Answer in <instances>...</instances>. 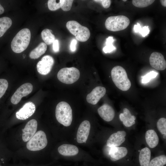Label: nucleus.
<instances>
[{
    "label": "nucleus",
    "instance_id": "f8f14e48",
    "mask_svg": "<svg viewBox=\"0 0 166 166\" xmlns=\"http://www.w3.org/2000/svg\"><path fill=\"white\" fill-rule=\"evenodd\" d=\"M90 124L87 120L83 121L80 124L77 134V140L79 143H85L90 131Z\"/></svg>",
    "mask_w": 166,
    "mask_h": 166
},
{
    "label": "nucleus",
    "instance_id": "ea45409f",
    "mask_svg": "<svg viewBox=\"0 0 166 166\" xmlns=\"http://www.w3.org/2000/svg\"><path fill=\"white\" fill-rule=\"evenodd\" d=\"M127 0H123V1H124V2H125Z\"/></svg>",
    "mask_w": 166,
    "mask_h": 166
},
{
    "label": "nucleus",
    "instance_id": "9b49d317",
    "mask_svg": "<svg viewBox=\"0 0 166 166\" xmlns=\"http://www.w3.org/2000/svg\"><path fill=\"white\" fill-rule=\"evenodd\" d=\"M149 62L152 67L159 70H164L166 68V61L163 55L160 53L154 52L149 57Z\"/></svg>",
    "mask_w": 166,
    "mask_h": 166
},
{
    "label": "nucleus",
    "instance_id": "4468645a",
    "mask_svg": "<svg viewBox=\"0 0 166 166\" xmlns=\"http://www.w3.org/2000/svg\"><path fill=\"white\" fill-rule=\"evenodd\" d=\"M38 123L35 119H32L29 121L22 129V139L26 142L29 141L35 133L37 128Z\"/></svg>",
    "mask_w": 166,
    "mask_h": 166
},
{
    "label": "nucleus",
    "instance_id": "9d476101",
    "mask_svg": "<svg viewBox=\"0 0 166 166\" xmlns=\"http://www.w3.org/2000/svg\"><path fill=\"white\" fill-rule=\"evenodd\" d=\"M35 110V106L33 103L31 101L27 102L16 112V117L20 120H26L34 114Z\"/></svg>",
    "mask_w": 166,
    "mask_h": 166
},
{
    "label": "nucleus",
    "instance_id": "f03ea898",
    "mask_svg": "<svg viewBox=\"0 0 166 166\" xmlns=\"http://www.w3.org/2000/svg\"><path fill=\"white\" fill-rule=\"evenodd\" d=\"M111 73L113 82L119 89L126 91L130 89L131 82L123 67L118 65L115 66L112 69Z\"/></svg>",
    "mask_w": 166,
    "mask_h": 166
},
{
    "label": "nucleus",
    "instance_id": "a211bd4d",
    "mask_svg": "<svg viewBox=\"0 0 166 166\" xmlns=\"http://www.w3.org/2000/svg\"><path fill=\"white\" fill-rule=\"evenodd\" d=\"M58 151L61 155L66 156L76 155L79 152L77 146L69 144H63L60 146L58 148Z\"/></svg>",
    "mask_w": 166,
    "mask_h": 166
},
{
    "label": "nucleus",
    "instance_id": "e433bc0d",
    "mask_svg": "<svg viewBox=\"0 0 166 166\" xmlns=\"http://www.w3.org/2000/svg\"><path fill=\"white\" fill-rule=\"evenodd\" d=\"M160 2L162 5L164 6H166V0H160Z\"/></svg>",
    "mask_w": 166,
    "mask_h": 166
},
{
    "label": "nucleus",
    "instance_id": "f704fd0d",
    "mask_svg": "<svg viewBox=\"0 0 166 166\" xmlns=\"http://www.w3.org/2000/svg\"><path fill=\"white\" fill-rule=\"evenodd\" d=\"M53 51L55 52H57L59 51V43L58 40H55L53 43Z\"/></svg>",
    "mask_w": 166,
    "mask_h": 166
},
{
    "label": "nucleus",
    "instance_id": "6e6552de",
    "mask_svg": "<svg viewBox=\"0 0 166 166\" xmlns=\"http://www.w3.org/2000/svg\"><path fill=\"white\" fill-rule=\"evenodd\" d=\"M33 86L31 84L26 83L20 86L12 96L10 101L14 105L18 104L22 97L30 94L32 91Z\"/></svg>",
    "mask_w": 166,
    "mask_h": 166
},
{
    "label": "nucleus",
    "instance_id": "4be33fe9",
    "mask_svg": "<svg viewBox=\"0 0 166 166\" xmlns=\"http://www.w3.org/2000/svg\"><path fill=\"white\" fill-rule=\"evenodd\" d=\"M47 49L46 44L44 42H42L31 51L29 54V57L32 59H38L45 53Z\"/></svg>",
    "mask_w": 166,
    "mask_h": 166
},
{
    "label": "nucleus",
    "instance_id": "a19ab883",
    "mask_svg": "<svg viewBox=\"0 0 166 166\" xmlns=\"http://www.w3.org/2000/svg\"><path fill=\"white\" fill-rule=\"evenodd\" d=\"M140 150H138V152H140Z\"/></svg>",
    "mask_w": 166,
    "mask_h": 166
},
{
    "label": "nucleus",
    "instance_id": "1a4fd4ad",
    "mask_svg": "<svg viewBox=\"0 0 166 166\" xmlns=\"http://www.w3.org/2000/svg\"><path fill=\"white\" fill-rule=\"evenodd\" d=\"M54 63L53 58L51 56H44L37 65L38 72L42 75H46L51 71Z\"/></svg>",
    "mask_w": 166,
    "mask_h": 166
},
{
    "label": "nucleus",
    "instance_id": "a878e982",
    "mask_svg": "<svg viewBox=\"0 0 166 166\" xmlns=\"http://www.w3.org/2000/svg\"><path fill=\"white\" fill-rule=\"evenodd\" d=\"M114 41V40L112 36H109L106 38L105 42L106 45L103 49L105 53H109L116 49V48L113 44Z\"/></svg>",
    "mask_w": 166,
    "mask_h": 166
},
{
    "label": "nucleus",
    "instance_id": "473e14b6",
    "mask_svg": "<svg viewBox=\"0 0 166 166\" xmlns=\"http://www.w3.org/2000/svg\"><path fill=\"white\" fill-rule=\"evenodd\" d=\"M56 0H49L48 1V6L49 9L51 11H55L61 8L60 3L57 2Z\"/></svg>",
    "mask_w": 166,
    "mask_h": 166
},
{
    "label": "nucleus",
    "instance_id": "39448f33",
    "mask_svg": "<svg viewBox=\"0 0 166 166\" xmlns=\"http://www.w3.org/2000/svg\"><path fill=\"white\" fill-rule=\"evenodd\" d=\"M130 23L129 19L126 16H111L106 19L105 26L106 29L109 31H117L125 29Z\"/></svg>",
    "mask_w": 166,
    "mask_h": 166
},
{
    "label": "nucleus",
    "instance_id": "72a5a7b5",
    "mask_svg": "<svg viewBox=\"0 0 166 166\" xmlns=\"http://www.w3.org/2000/svg\"><path fill=\"white\" fill-rule=\"evenodd\" d=\"M93 1L101 3L103 7L106 9L109 8L111 4V1L110 0H95Z\"/></svg>",
    "mask_w": 166,
    "mask_h": 166
},
{
    "label": "nucleus",
    "instance_id": "c9c22d12",
    "mask_svg": "<svg viewBox=\"0 0 166 166\" xmlns=\"http://www.w3.org/2000/svg\"><path fill=\"white\" fill-rule=\"evenodd\" d=\"M77 44V41L75 39H73L70 44V49L71 51L74 52L76 50V46Z\"/></svg>",
    "mask_w": 166,
    "mask_h": 166
},
{
    "label": "nucleus",
    "instance_id": "79ce46f5",
    "mask_svg": "<svg viewBox=\"0 0 166 166\" xmlns=\"http://www.w3.org/2000/svg\"><path fill=\"white\" fill-rule=\"evenodd\" d=\"M0 166H1L0 165Z\"/></svg>",
    "mask_w": 166,
    "mask_h": 166
},
{
    "label": "nucleus",
    "instance_id": "7c9ffc66",
    "mask_svg": "<svg viewBox=\"0 0 166 166\" xmlns=\"http://www.w3.org/2000/svg\"><path fill=\"white\" fill-rule=\"evenodd\" d=\"M158 75V73L152 71L148 73L145 75L142 76V82L145 84L149 82L152 79L155 78Z\"/></svg>",
    "mask_w": 166,
    "mask_h": 166
},
{
    "label": "nucleus",
    "instance_id": "f3484780",
    "mask_svg": "<svg viewBox=\"0 0 166 166\" xmlns=\"http://www.w3.org/2000/svg\"><path fill=\"white\" fill-rule=\"evenodd\" d=\"M128 153L126 148L122 147H115L111 148L109 154L111 160L113 161H116L125 156Z\"/></svg>",
    "mask_w": 166,
    "mask_h": 166
},
{
    "label": "nucleus",
    "instance_id": "b1692460",
    "mask_svg": "<svg viewBox=\"0 0 166 166\" xmlns=\"http://www.w3.org/2000/svg\"><path fill=\"white\" fill-rule=\"evenodd\" d=\"M42 40L46 45H49L53 43L55 40L54 35L51 33V30L48 29L43 30L41 33Z\"/></svg>",
    "mask_w": 166,
    "mask_h": 166
},
{
    "label": "nucleus",
    "instance_id": "5701e85b",
    "mask_svg": "<svg viewBox=\"0 0 166 166\" xmlns=\"http://www.w3.org/2000/svg\"><path fill=\"white\" fill-rule=\"evenodd\" d=\"M12 24L11 19L8 17L0 18V38L3 36Z\"/></svg>",
    "mask_w": 166,
    "mask_h": 166
},
{
    "label": "nucleus",
    "instance_id": "4c0bfd02",
    "mask_svg": "<svg viewBox=\"0 0 166 166\" xmlns=\"http://www.w3.org/2000/svg\"><path fill=\"white\" fill-rule=\"evenodd\" d=\"M4 11V9L0 4V14H2Z\"/></svg>",
    "mask_w": 166,
    "mask_h": 166
},
{
    "label": "nucleus",
    "instance_id": "0eeeda50",
    "mask_svg": "<svg viewBox=\"0 0 166 166\" xmlns=\"http://www.w3.org/2000/svg\"><path fill=\"white\" fill-rule=\"evenodd\" d=\"M47 144V140L45 133L40 130L36 132L28 141L26 146L29 150L35 151L43 149Z\"/></svg>",
    "mask_w": 166,
    "mask_h": 166
},
{
    "label": "nucleus",
    "instance_id": "dca6fc26",
    "mask_svg": "<svg viewBox=\"0 0 166 166\" xmlns=\"http://www.w3.org/2000/svg\"><path fill=\"white\" fill-rule=\"evenodd\" d=\"M97 112L101 117L106 121L112 120L115 115V112L113 108L106 104H104L99 108Z\"/></svg>",
    "mask_w": 166,
    "mask_h": 166
},
{
    "label": "nucleus",
    "instance_id": "58836bf2",
    "mask_svg": "<svg viewBox=\"0 0 166 166\" xmlns=\"http://www.w3.org/2000/svg\"><path fill=\"white\" fill-rule=\"evenodd\" d=\"M163 138L164 139H166V134H163Z\"/></svg>",
    "mask_w": 166,
    "mask_h": 166
},
{
    "label": "nucleus",
    "instance_id": "ddd939ff",
    "mask_svg": "<svg viewBox=\"0 0 166 166\" xmlns=\"http://www.w3.org/2000/svg\"><path fill=\"white\" fill-rule=\"evenodd\" d=\"M106 92V89L104 87L100 86L96 87L87 95L86 101L89 103L93 105H96L105 95Z\"/></svg>",
    "mask_w": 166,
    "mask_h": 166
},
{
    "label": "nucleus",
    "instance_id": "6ab92c4d",
    "mask_svg": "<svg viewBox=\"0 0 166 166\" xmlns=\"http://www.w3.org/2000/svg\"><path fill=\"white\" fill-rule=\"evenodd\" d=\"M119 117L123 124L126 127H130L135 123L136 117L132 115L127 108L123 109V113L120 114Z\"/></svg>",
    "mask_w": 166,
    "mask_h": 166
},
{
    "label": "nucleus",
    "instance_id": "c85d7f7f",
    "mask_svg": "<svg viewBox=\"0 0 166 166\" xmlns=\"http://www.w3.org/2000/svg\"><path fill=\"white\" fill-rule=\"evenodd\" d=\"M158 129L162 134H166V119L161 118L159 119L157 123Z\"/></svg>",
    "mask_w": 166,
    "mask_h": 166
},
{
    "label": "nucleus",
    "instance_id": "20e7f679",
    "mask_svg": "<svg viewBox=\"0 0 166 166\" xmlns=\"http://www.w3.org/2000/svg\"><path fill=\"white\" fill-rule=\"evenodd\" d=\"M66 27L70 33L79 41L86 42L90 37V33L89 29L81 25L76 21H68Z\"/></svg>",
    "mask_w": 166,
    "mask_h": 166
},
{
    "label": "nucleus",
    "instance_id": "393cba45",
    "mask_svg": "<svg viewBox=\"0 0 166 166\" xmlns=\"http://www.w3.org/2000/svg\"><path fill=\"white\" fill-rule=\"evenodd\" d=\"M166 164V156L161 155L152 159L150 162L149 166H163Z\"/></svg>",
    "mask_w": 166,
    "mask_h": 166
},
{
    "label": "nucleus",
    "instance_id": "f257e3e1",
    "mask_svg": "<svg viewBox=\"0 0 166 166\" xmlns=\"http://www.w3.org/2000/svg\"><path fill=\"white\" fill-rule=\"evenodd\" d=\"M31 39V33L27 28L20 30L13 39L11 47L13 51L20 53L26 50L28 47Z\"/></svg>",
    "mask_w": 166,
    "mask_h": 166
},
{
    "label": "nucleus",
    "instance_id": "2eb2a0df",
    "mask_svg": "<svg viewBox=\"0 0 166 166\" xmlns=\"http://www.w3.org/2000/svg\"><path fill=\"white\" fill-rule=\"evenodd\" d=\"M126 136V132L123 131H118L113 133L107 140V146L111 148L120 145L124 141Z\"/></svg>",
    "mask_w": 166,
    "mask_h": 166
},
{
    "label": "nucleus",
    "instance_id": "c756f323",
    "mask_svg": "<svg viewBox=\"0 0 166 166\" xmlns=\"http://www.w3.org/2000/svg\"><path fill=\"white\" fill-rule=\"evenodd\" d=\"M59 2L61 9L64 11H67L71 9L73 0H60Z\"/></svg>",
    "mask_w": 166,
    "mask_h": 166
},
{
    "label": "nucleus",
    "instance_id": "7ed1b4c3",
    "mask_svg": "<svg viewBox=\"0 0 166 166\" xmlns=\"http://www.w3.org/2000/svg\"><path fill=\"white\" fill-rule=\"evenodd\" d=\"M55 116L57 121L65 126H70L73 119L72 110L70 105L65 101L59 103L56 106Z\"/></svg>",
    "mask_w": 166,
    "mask_h": 166
},
{
    "label": "nucleus",
    "instance_id": "bb28decb",
    "mask_svg": "<svg viewBox=\"0 0 166 166\" xmlns=\"http://www.w3.org/2000/svg\"><path fill=\"white\" fill-rule=\"evenodd\" d=\"M154 1V0H133L132 2L133 5L136 7L144 8L152 4Z\"/></svg>",
    "mask_w": 166,
    "mask_h": 166
},
{
    "label": "nucleus",
    "instance_id": "423d86ee",
    "mask_svg": "<svg viewBox=\"0 0 166 166\" xmlns=\"http://www.w3.org/2000/svg\"><path fill=\"white\" fill-rule=\"evenodd\" d=\"M80 76V72L74 67L64 68L61 69L57 74L58 79L61 82L71 84L76 81Z\"/></svg>",
    "mask_w": 166,
    "mask_h": 166
},
{
    "label": "nucleus",
    "instance_id": "2f4dec72",
    "mask_svg": "<svg viewBox=\"0 0 166 166\" xmlns=\"http://www.w3.org/2000/svg\"><path fill=\"white\" fill-rule=\"evenodd\" d=\"M8 86L7 80L4 79H0V99L5 93Z\"/></svg>",
    "mask_w": 166,
    "mask_h": 166
},
{
    "label": "nucleus",
    "instance_id": "cd10ccee",
    "mask_svg": "<svg viewBox=\"0 0 166 166\" xmlns=\"http://www.w3.org/2000/svg\"><path fill=\"white\" fill-rule=\"evenodd\" d=\"M134 30L135 32L139 33L143 37H145L148 35L150 32L148 26H144L141 27L140 25L138 23L137 25H134Z\"/></svg>",
    "mask_w": 166,
    "mask_h": 166
},
{
    "label": "nucleus",
    "instance_id": "aec40b11",
    "mask_svg": "<svg viewBox=\"0 0 166 166\" xmlns=\"http://www.w3.org/2000/svg\"><path fill=\"white\" fill-rule=\"evenodd\" d=\"M145 138L146 143L151 148L156 147L159 142V138L156 132L153 130L150 129L146 131Z\"/></svg>",
    "mask_w": 166,
    "mask_h": 166
},
{
    "label": "nucleus",
    "instance_id": "412c9836",
    "mask_svg": "<svg viewBox=\"0 0 166 166\" xmlns=\"http://www.w3.org/2000/svg\"><path fill=\"white\" fill-rule=\"evenodd\" d=\"M151 154V151L147 147H145L140 151L139 161L140 166H149Z\"/></svg>",
    "mask_w": 166,
    "mask_h": 166
}]
</instances>
